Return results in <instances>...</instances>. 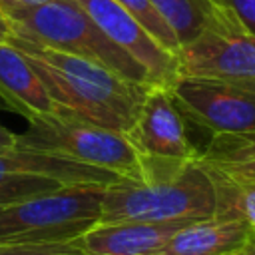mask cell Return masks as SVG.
<instances>
[{"label": "cell", "instance_id": "obj_1", "mask_svg": "<svg viewBox=\"0 0 255 255\" xmlns=\"http://www.w3.org/2000/svg\"><path fill=\"white\" fill-rule=\"evenodd\" d=\"M8 42L30 62L56 112L118 133L131 128L151 88V84L131 82L102 64L42 46L18 34H12Z\"/></svg>", "mask_w": 255, "mask_h": 255}, {"label": "cell", "instance_id": "obj_2", "mask_svg": "<svg viewBox=\"0 0 255 255\" xmlns=\"http://www.w3.org/2000/svg\"><path fill=\"white\" fill-rule=\"evenodd\" d=\"M213 213V185L195 159L139 157L135 177H116L104 187L98 223L205 219Z\"/></svg>", "mask_w": 255, "mask_h": 255}, {"label": "cell", "instance_id": "obj_3", "mask_svg": "<svg viewBox=\"0 0 255 255\" xmlns=\"http://www.w3.org/2000/svg\"><path fill=\"white\" fill-rule=\"evenodd\" d=\"M0 12L8 18L12 34L102 64L131 82L157 86L147 70L118 48L74 0H52L30 8L0 6Z\"/></svg>", "mask_w": 255, "mask_h": 255}, {"label": "cell", "instance_id": "obj_4", "mask_svg": "<svg viewBox=\"0 0 255 255\" xmlns=\"http://www.w3.org/2000/svg\"><path fill=\"white\" fill-rule=\"evenodd\" d=\"M106 185H62L0 203V243H66L100 221Z\"/></svg>", "mask_w": 255, "mask_h": 255}, {"label": "cell", "instance_id": "obj_5", "mask_svg": "<svg viewBox=\"0 0 255 255\" xmlns=\"http://www.w3.org/2000/svg\"><path fill=\"white\" fill-rule=\"evenodd\" d=\"M16 145L100 167L118 177L139 173V155L124 133L60 112L28 120V128L16 133Z\"/></svg>", "mask_w": 255, "mask_h": 255}, {"label": "cell", "instance_id": "obj_6", "mask_svg": "<svg viewBox=\"0 0 255 255\" xmlns=\"http://www.w3.org/2000/svg\"><path fill=\"white\" fill-rule=\"evenodd\" d=\"M175 62L177 76L255 86V36L217 6L213 22L177 48Z\"/></svg>", "mask_w": 255, "mask_h": 255}, {"label": "cell", "instance_id": "obj_7", "mask_svg": "<svg viewBox=\"0 0 255 255\" xmlns=\"http://www.w3.org/2000/svg\"><path fill=\"white\" fill-rule=\"evenodd\" d=\"M169 90L183 120L211 135L255 131V86L177 76Z\"/></svg>", "mask_w": 255, "mask_h": 255}, {"label": "cell", "instance_id": "obj_8", "mask_svg": "<svg viewBox=\"0 0 255 255\" xmlns=\"http://www.w3.org/2000/svg\"><path fill=\"white\" fill-rule=\"evenodd\" d=\"M185 120L177 110L169 86H151L131 128L124 133L139 157L193 159L197 149L187 137Z\"/></svg>", "mask_w": 255, "mask_h": 255}, {"label": "cell", "instance_id": "obj_9", "mask_svg": "<svg viewBox=\"0 0 255 255\" xmlns=\"http://www.w3.org/2000/svg\"><path fill=\"white\" fill-rule=\"evenodd\" d=\"M84 14L139 66L147 70L159 86H171L177 76L175 54L165 50L126 8L116 0H74Z\"/></svg>", "mask_w": 255, "mask_h": 255}, {"label": "cell", "instance_id": "obj_10", "mask_svg": "<svg viewBox=\"0 0 255 255\" xmlns=\"http://www.w3.org/2000/svg\"><path fill=\"white\" fill-rule=\"evenodd\" d=\"M191 221L195 219L96 223L74 243L86 255H155L175 231Z\"/></svg>", "mask_w": 255, "mask_h": 255}, {"label": "cell", "instance_id": "obj_11", "mask_svg": "<svg viewBox=\"0 0 255 255\" xmlns=\"http://www.w3.org/2000/svg\"><path fill=\"white\" fill-rule=\"evenodd\" d=\"M249 239L251 231L241 219L211 215L183 225L155 255H229Z\"/></svg>", "mask_w": 255, "mask_h": 255}, {"label": "cell", "instance_id": "obj_12", "mask_svg": "<svg viewBox=\"0 0 255 255\" xmlns=\"http://www.w3.org/2000/svg\"><path fill=\"white\" fill-rule=\"evenodd\" d=\"M0 175H34L56 179L62 185H108L118 175L100 167L84 165L72 159H64L58 155L10 147L0 149Z\"/></svg>", "mask_w": 255, "mask_h": 255}, {"label": "cell", "instance_id": "obj_13", "mask_svg": "<svg viewBox=\"0 0 255 255\" xmlns=\"http://www.w3.org/2000/svg\"><path fill=\"white\" fill-rule=\"evenodd\" d=\"M0 98L26 120L56 112L38 74L10 42H0Z\"/></svg>", "mask_w": 255, "mask_h": 255}, {"label": "cell", "instance_id": "obj_14", "mask_svg": "<svg viewBox=\"0 0 255 255\" xmlns=\"http://www.w3.org/2000/svg\"><path fill=\"white\" fill-rule=\"evenodd\" d=\"M193 159L209 181H255V131L215 133Z\"/></svg>", "mask_w": 255, "mask_h": 255}, {"label": "cell", "instance_id": "obj_15", "mask_svg": "<svg viewBox=\"0 0 255 255\" xmlns=\"http://www.w3.org/2000/svg\"><path fill=\"white\" fill-rule=\"evenodd\" d=\"M155 12L175 34L179 46L193 40L207 28L217 12L213 0H149Z\"/></svg>", "mask_w": 255, "mask_h": 255}, {"label": "cell", "instance_id": "obj_16", "mask_svg": "<svg viewBox=\"0 0 255 255\" xmlns=\"http://www.w3.org/2000/svg\"><path fill=\"white\" fill-rule=\"evenodd\" d=\"M215 193V213L219 217L241 219L255 237V181H211Z\"/></svg>", "mask_w": 255, "mask_h": 255}, {"label": "cell", "instance_id": "obj_17", "mask_svg": "<svg viewBox=\"0 0 255 255\" xmlns=\"http://www.w3.org/2000/svg\"><path fill=\"white\" fill-rule=\"evenodd\" d=\"M122 8H126L165 50L169 52H177L179 42L175 38V34L171 32V28L165 24V20L155 12V8L151 6L149 0H116Z\"/></svg>", "mask_w": 255, "mask_h": 255}, {"label": "cell", "instance_id": "obj_18", "mask_svg": "<svg viewBox=\"0 0 255 255\" xmlns=\"http://www.w3.org/2000/svg\"><path fill=\"white\" fill-rule=\"evenodd\" d=\"M62 187L60 181L34 175H0V203L48 193Z\"/></svg>", "mask_w": 255, "mask_h": 255}, {"label": "cell", "instance_id": "obj_19", "mask_svg": "<svg viewBox=\"0 0 255 255\" xmlns=\"http://www.w3.org/2000/svg\"><path fill=\"white\" fill-rule=\"evenodd\" d=\"M0 255H86L74 241L66 243H0Z\"/></svg>", "mask_w": 255, "mask_h": 255}, {"label": "cell", "instance_id": "obj_20", "mask_svg": "<svg viewBox=\"0 0 255 255\" xmlns=\"http://www.w3.org/2000/svg\"><path fill=\"white\" fill-rule=\"evenodd\" d=\"M221 6L245 32L255 36V0H213Z\"/></svg>", "mask_w": 255, "mask_h": 255}, {"label": "cell", "instance_id": "obj_21", "mask_svg": "<svg viewBox=\"0 0 255 255\" xmlns=\"http://www.w3.org/2000/svg\"><path fill=\"white\" fill-rule=\"evenodd\" d=\"M16 147V133L10 131L4 124H0V149Z\"/></svg>", "mask_w": 255, "mask_h": 255}, {"label": "cell", "instance_id": "obj_22", "mask_svg": "<svg viewBox=\"0 0 255 255\" xmlns=\"http://www.w3.org/2000/svg\"><path fill=\"white\" fill-rule=\"evenodd\" d=\"M46 2H52V0H0V6H24V8H30V6L46 4Z\"/></svg>", "mask_w": 255, "mask_h": 255}, {"label": "cell", "instance_id": "obj_23", "mask_svg": "<svg viewBox=\"0 0 255 255\" xmlns=\"http://www.w3.org/2000/svg\"><path fill=\"white\" fill-rule=\"evenodd\" d=\"M12 36V28H10V22L8 18L0 12V42H8V38Z\"/></svg>", "mask_w": 255, "mask_h": 255}, {"label": "cell", "instance_id": "obj_24", "mask_svg": "<svg viewBox=\"0 0 255 255\" xmlns=\"http://www.w3.org/2000/svg\"><path fill=\"white\" fill-rule=\"evenodd\" d=\"M229 255H255V237H251L245 245H241L239 249H235V251L229 253Z\"/></svg>", "mask_w": 255, "mask_h": 255}]
</instances>
